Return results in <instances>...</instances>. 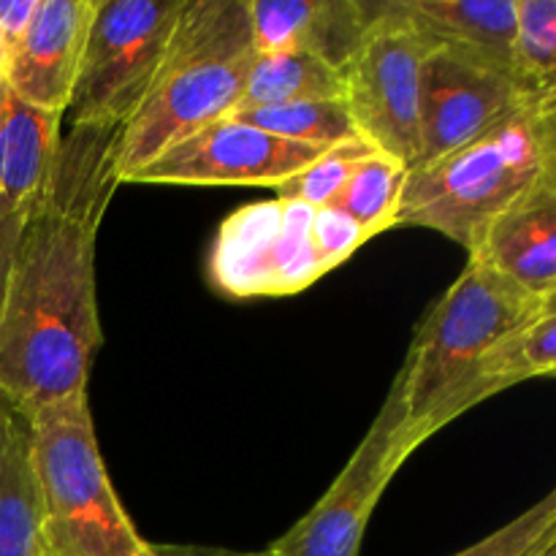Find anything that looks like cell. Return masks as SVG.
I'll list each match as a JSON object with an SVG mask.
<instances>
[{
  "mask_svg": "<svg viewBox=\"0 0 556 556\" xmlns=\"http://www.w3.org/2000/svg\"><path fill=\"white\" fill-rule=\"evenodd\" d=\"M119 128L74 125L22 233L0 309V383L22 418L87 394L103 345L96 239L109 199Z\"/></svg>",
  "mask_w": 556,
  "mask_h": 556,
  "instance_id": "cell-1",
  "label": "cell"
},
{
  "mask_svg": "<svg viewBox=\"0 0 556 556\" xmlns=\"http://www.w3.org/2000/svg\"><path fill=\"white\" fill-rule=\"evenodd\" d=\"M543 302L486 266L465 271L427 309L394 378L407 427L427 443L434 432L492 396L494 356L535 320Z\"/></svg>",
  "mask_w": 556,
  "mask_h": 556,
  "instance_id": "cell-2",
  "label": "cell"
},
{
  "mask_svg": "<svg viewBox=\"0 0 556 556\" xmlns=\"http://www.w3.org/2000/svg\"><path fill=\"white\" fill-rule=\"evenodd\" d=\"M248 0H188L150 92L119 128L114 172H136L237 109L255 63Z\"/></svg>",
  "mask_w": 556,
  "mask_h": 556,
  "instance_id": "cell-3",
  "label": "cell"
},
{
  "mask_svg": "<svg viewBox=\"0 0 556 556\" xmlns=\"http://www.w3.org/2000/svg\"><path fill=\"white\" fill-rule=\"evenodd\" d=\"M25 427L47 556H155L114 492L87 394L41 407Z\"/></svg>",
  "mask_w": 556,
  "mask_h": 556,
  "instance_id": "cell-4",
  "label": "cell"
},
{
  "mask_svg": "<svg viewBox=\"0 0 556 556\" xmlns=\"http://www.w3.org/2000/svg\"><path fill=\"white\" fill-rule=\"evenodd\" d=\"M546 163L535 109L527 103L478 139L407 174L396 226L438 231L470 255Z\"/></svg>",
  "mask_w": 556,
  "mask_h": 556,
  "instance_id": "cell-5",
  "label": "cell"
},
{
  "mask_svg": "<svg viewBox=\"0 0 556 556\" xmlns=\"http://www.w3.org/2000/svg\"><path fill=\"white\" fill-rule=\"evenodd\" d=\"M188 0H96L71 96L74 125L123 128L150 92Z\"/></svg>",
  "mask_w": 556,
  "mask_h": 556,
  "instance_id": "cell-6",
  "label": "cell"
},
{
  "mask_svg": "<svg viewBox=\"0 0 556 556\" xmlns=\"http://www.w3.org/2000/svg\"><path fill=\"white\" fill-rule=\"evenodd\" d=\"M434 43L402 0L375 3L372 22L345 65V101L358 136L413 172L421 155V76Z\"/></svg>",
  "mask_w": 556,
  "mask_h": 556,
  "instance_id": "cell-7",
  "label": "cell"
},
{
  "mask_svg": "<svg viewBox=\"0 0 556 556\" xmlns=\"http://www.w3.org/2000/svg\"><path fill=\"white\" fill-rule=\"evenodd\" d=\"M315 206L269 199L233 212L210 253V280L233 299L288 296L329 275L315 242Z\"/></svg>",
  "mask_w": 556,
  "mask_h": 556,
  "instance_id": "cell-8",
  "label": "cell"
},
{
  "mask_svg": "<svg viewBox=\"0 0 556 556\" xmlns=\"http://www.w3.org/2000/svg\"><path fill=\"white\" fill-rule=\"evenodd\" d=\"M421 445L391 383L383 407L329 492L271 543L277 556H358L372 510L407 456Z\"/></svg>",
  "mask_w": 556,
  "mask_h": 556,
  "instance_id": "cell-9",
  "label": "cell"
},
{
  "mask_svg": "<svg viewBox=\"0 0 556 556\" xmlns=\"http://www.w3.org/2000/svg\"><path fill=\"white\" fill-rule=\"evenodd\" d=\"M326 150L277 139L266 130L223 117L134 174L130 182L150 185H261L280 188L318 161Z\"/></svg>",
  "mask_w": 556,
  "mask_h": 556,
  "instance_id": "cell-10",
  "label": "cell"
},
{
  "mask_svg": "<svg viewBox=\"0 0 556 556\" xmlns=\"http://www.w3.org/2000/svg\"><path fill=\"white\" fill-rule=\"evenodd\" d=\"M527 103L514 74L459 49L434 47L421 76V155L416 168L459 150Z\"/></svg>",
  "mask_w": 556,
  "mask_h": 556,
  "instance_id": "cell-11",
  "label": "cell"
},
{
  "mask_svg": "<svg viewBox=\"0 0 556 556\" xmlns=\"http://www.w3.org/2000/svg\"><path fill=\"white\" fill-rule=\"evenodd\" d=\"M96 0H41L25 38L11 49L5 85L11 96L65 114L74 96Z\"/></svg>",
  "mask_w": 556,
  "mask_h": 556,
  "instance_id": "cell-12",
  "label": "cell"
},
{
  "mask_svg": "<svg viewBox=\"0 0 556 556\" xmlns=\"http://www.w3.org/2000/svg\"><path fill=\"white\" fill-rule=\"evenodd\" d=\"M470 261L546 302L556 293V161L483 231Z\"/></svg>",
  "mask_w": 556,
  "mask_h": 556,
  "instance_id": "cell-13",
  "label": "cell"
},
{
  "mask_svg": "<svg viewBox=\"0 0 556 556\" xmlns=\"http://www.w3.org/2000/svg\"><path fill=\"white\" fill-rule=\"evenodd\" d=\"M255 52H309L345 71L372 22L362 0H248Z\"/></svg>",
  "mask_w": 556,
  "mask_h": 556,
  "instance_id": "cell-14",
  "label": "cell"
},
{
  "mask_svg": "<svg viewBox=\"0 0 556 556\" xmlns=\"http://www.w3.org/2000/svg\"><path fill=\"white\" fill-rule=\"evenodd\" d=\"M434 47H451L514 74L519 0H402Z\"/></svg>",
  "mask_w": 556,
  "mask_h": 556,
  "instance_id": "cell-15",
  "label": "cell"
},
{
  "mask_svg": "<svg viewBox=\"0 0 556 556\" xmlns=\"http://www.w3.org/2000/svg\"><path fill=\"white\" fill-rule=\"evenodd\" d=\"M60 123L63 114L9 98L0 119V217L36 204L63 141Z\"/></svg>",
  "mask_w": 556,
  "mask_h": 556,
  "instance_id": "cell-16",
  "label": "cell"
},
{
  "mask_svg": "<svg viewBox=\"0 0 556 556\" xmlns=\"http://www.w3.org/2000/svg\"><path fill=\"white\" fill-rule=\"evenodd\" d=\"M345 98V71L309 52L255 54L237 112L299 101Z\"/></svg>",
  "mask_w": 556,
  "mask_h": 556,
  "instance_id": "cell-17",
  "label": "cell"
},
{
  "mask_svg": "<svg viewBox=\"0 0 556 556\" xmlns=\"http://www.w3.org/2000/svg\"><path fill=\"white\" fill-rule=\"evenodd\" d=\"M0 556H47L27 459L25 418L0 429Z\"/></svg>",
  "mask_w": 556,
  "mask_h": 556,
  "instance_id": "cell-18",
  "label": "cell"
},
{
  "mask_svg": "<svg viewBox=\"0 0 556 556\" xmlns=\"http://www.w3.org/2000/svg\"><path fill=\"white\" fill-rule=\"evenodd\" d=\"M407 174L410 172L405 163L372 150L364 161H358L331 206L351 217L369 239H375L396 226Z\"/></svg>",
  "mask_w": 556,
  "mask_h": 556,
  "instance_id": "cell-19",
  "label": "cell"
},
{
  "mask_svg": "<svg viewBox=\"0 0 556 556\" xmlns=\"http://www.w3.org/2000/svg\"><path fill=\"white\" fill-rule=\"evenodd\" d=\"M228 117L253 125L258 130H266V134L277 136V139L299 141V144L320 147V150H331V147L362 139L345 98L261 106L228 114Z\"/></svg>",
  "mask_w": 556,
  "mask_h": 556,
  "instance_id": "cell-20",
  "label": "cell"
},
{
  "mask_svg": "<svg viewBox=\"0 0 556 556\" xmlns=\"http://www.w3.org/2000/svg\"><path fill=\"white\" fill-rule=\"evenodd\" d=\"M514 76L530 103L556 96V0H519Z\"/></svg>",
  "mask_w": 556,
  "mask_h": 556,
  "instance_id": "cell-21",
  "label": "cell"
},
{
  "mask_svg": "<svg viewBox=\"0 0 556 556\" xmlns=\"http://www.w3.org/2000/svg\"><path fill=\"white\" fill-rule=\"evenodd\" d=\"M532 378H556V293L543 302L535 320L494 356L489 391L494 396Z\"/></svg>",
  "mask_w": 556,
  "mask_h": 556,
  "instance_id": "cell-22",
  "label": "cell"
},
{
  "mask_svg": "<svg viewBox=\"0 0 556 556\" xmlns=\"http://www.w3.org/2000/svg\"><path fill=\"white\" fill-rule=\"evenodd\" d=\"M375 147L367 144L364 139L348 141V144L331 147L315 163H309L304 172H299L296 177H291L288 182H282L277 190L280 199H293L304 201V204L315 206H331L334 199L340 195V190L345 188V182L351 179L353 168L358 166V161L372 152Z\"/></svg>",
  "mask_w": 556,
  "mask_h": 556,
  "instance_id": "cell-23",
  "label": "cell"
},
{
  "mask_svg": "<svg viewBox=\"0 0 556 556\" xmlns=\"http://www.w3.org/2000/svg\"><path fill=\"white\" fill-rule=\"evenodd\" d=\"M552 532H556V486L514 521L494 530L483 541L467 546L465 552L451 556H525L538 543L546 541Z\"/></svg>",
  "mask_w": 556,
  "mask_h": 556,
  "instance_id": "cell-24",
  "label": "cell"
},
{
  "mask_svg": "<svg viewBox=\"0 0 556 556\" xmlns=\"http://www.w3.org/2000/svg\"><path fill=\"white\" fill-rule=\"evenodd\" d=\"M315 242H318L320 255H324L326 266L337 269L345 264L364 242H369L367 233L356 226L348 215H342L334 206H320L315 212Z\"/></svg>",
  "mask_w": 556,
  "mask_h": 556,
  "instance_id": "cell-25",
  "label": "cell"
},
{
  "mask_svg": "<svg viewBox=\"0 0 556 556\" xmlns=\"http://www.w3.org/2000/svg\"><path fill=\"white\" fill-rule=\"evenodd\" d=\"M30 210L11 212V215L0 217V309H3L5 293H9V286H11V277H14L16 255H20L22 233H25Z\"/></svg>",
  "mask_w": 556,
  "mask_h": 556,
  "instance_id": "cell-26",
  "label": "cell"
},
{
  "mask_svg": "<svg viewBox=\"0 0 556 556\" xmlns=\"http://www.w3.org/2000/svg\"><path fill=\"white\" fill-rule=\"evenodd\" d=\"M38 3L41 0H0V36L5 38L9 49H14L25 38Z\"/></svg>",
  "mask_w": 556,
  "mask_h": 556,
  "instance_id": "cell-27",
  "label": "cell"
},
{
  "mask_svg": "<svg viewBox=\"0 0 556 556\" xmlns=\"http://www.w3.org/2000/svg\"><path fill=\"white\" fill-rule=\"evenodd\" d=\"M532 109H535V123L538 130H541L543 147H546L548 155L556 161V96L535 101Z\"/></svg>",
  "mask_w": 556,
  "mask_h": 556,
  "instance_id": "cell-28",
  "label": "cell"
},
{
  "mask_svg": "<svg viewBox=\"0 0 556 556\" xmlns=\"http://www.w3.org/2000/svg\"><path fill=\"white\" fill-rule=\"evenodd\" d=\"M155 556H277L275 548L264 552H231V548H206V546H155Z\"/></svg>",
  "mask_w": 556,
  "mask_h": 556,
  "instance_id": "cell-29",
  "label": "cell"
},
{
  "mask_svg": "<svg viewBox=\"0 0 556 556\" xmlns=\"http://www.w3.org/2000/svg\"><path fill=\"white\" fill-rule=\"evenodd\" d=\"M16 421H22L20 410H16V405L11 402L9 391H5L3 383H0V429L11 427V424H16Z\"/></svg>",
  "mask_w": 556,
  "mask_h": 556,
  "instance_id": "cell-30",
  "label": "cell"
},
{
  "mask_svg": "<svg viewBox=\"0 0 556 556\" xmlns=\"http://www.w3.org/2000/svg\"><path fill=\"white\" fill-rule=\"evenodd\" d=\"M9 98H11V90H9V85H5V76L0 74V119H3L5 106H9Z\"/></svg>",
  "mask_w": 556,
  "mask_h": 556,
  "instance_id": "cell-31",
  "label": "cell"
},
{
  "mask_svg": "<svg viewBox=\"0 0 556 556\" xmlns=\"http://www.w3.org/2000/svg\"><path fill=\"white\" fill-rule=\"evenodd\" d=\"M9 60H11V49L5 43V38L0 36V74L5 76V68H9Z\"/></svg>",
  "mask_w": 556,
  "mask_h": 556,
  "instance_id": "cell-32",
  "label": "cell"
},
{
  "mask_svg": "<svg viewBox=\"0 0 556 556\" xmlns=\"http://www.w3.org/2000/svg\"><path fill=\"white\" fill-rule=\"evenodd\" d=\"M541 556H556V532L546 541V546H543Z\"/></svg>",
  "mask_w": 556,
  "mask_h": 556,
  "instance_id": "cell-33",
  "label": "cell"
}]
</instances>
